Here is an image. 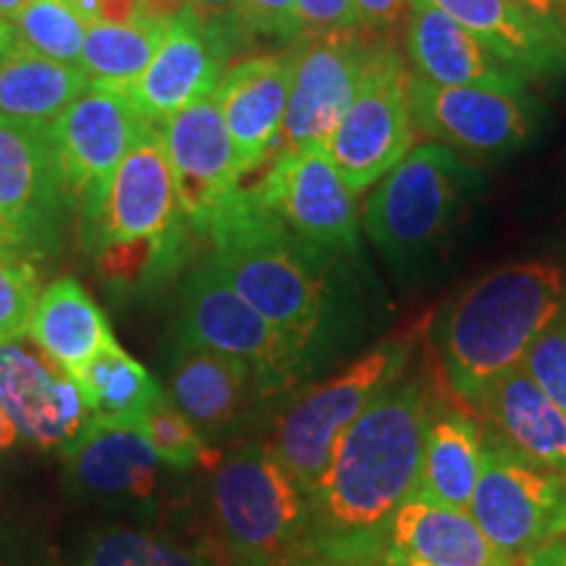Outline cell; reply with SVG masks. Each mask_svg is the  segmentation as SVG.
<instances>
[{
  "label": "cell",
  "instance_id": "obj_1",
  "mask_svg": "<svg viewBox=\"0 0 566 566\" xmlns=\"http://www.w3.org/2000/svg\"><path fill=\"white\" fill-rule=\"evenodd\" d=\"M208 263L292 342L310 370L352 321L342 254L300 237L254 189H239L200 231Z\"/></svg>",
  "mask_w": 566,
  "mask_h": 566
},
{
  "label": "cell",
  "instance_id": "obj_2",
  "mask_svg": "<svg viewBox=\"0 0 566 566\" xmlns=\"http://www.w3.org/2000/svg\"><path fill=\"white\" fill-rule=\"evenodd\" d=\"M428 396L396 384L338 438L310 501V551L378 566L401 506L417 493Z\"/></svg>",
  "mask_w": 566,
  "mask_h": 566
},
{
  "label": "cell",
  "instance_id": "obj_3",
  "mask_svg": "<svg viewBox=\"0 0 566 566\" xmlns=\"http://www.w3.org/2000/svg\"><path fill=\"white\" fill-rule=\"evenodd\" d=\"M566 307V275L558 265L495 268L464 289L436 325L446 380L475 407L495 380L522 365L541 331Z\"/></svg>",
  "mask_w": 566,
  "mask_h": 566
},
{
  "label": "cell",
  "instance_id": "obj_4",
  "mask_svg": "<svg viewBox=\"0 0 566 566\" xmlns=\"http://www.w3.org/2000/svg\"><path fill=\"white\" fill-rule=\"evenodd\" d=\"M485 174L441 142L417 145L365 205V231L396 275H420L485 192Z\"/></svg>",
  "mask_w": 566,
  "mask_h": 566
},
{
  "label": "cell",
  "instance_id": "obj_5",
  "mask_svg": "<svg viewBox=\"0 0 566 566\" xmlns=\"http://www.w3.org/2000/svg\"><path fill=\"white\" fill-rule=\"evenodd\" d=\"M210 504L231 566H281L310 554V501L265 446H244L212 472Z\"/></svg>",
  "mask_w": 566,
  "mask_h": 566
},
{
  "label": "cell",
  "instance_id": "obj_6",
  "mask_svg": "<svg viewBox=\"0 0 566 566\" xmlns=\"http://www.w3.org/2000/svg\"><path fill=\"white\" fill-rule=\"evenodd\" d=\"M409 357V338H391L373 346L334 378L310 386L283 409L268 449L286 467L304 495L315 491L338 438L349 430V424L359 420L388 388L399 384Z\"/></svg>",
  "mask_w": 566,
  "mask_h": 566
},
{
  "label": "cell",
  "instance_id": "obj_7",
  "mask_svg": "<svg viewBox=\"0 0 566 566\" xmlns=\"http://www.w3.org/2000/svg\"><path fill=\"white\" fill-rule=\"evenodd\" d=\"M189 231L192 226L176 195L166 137L155 124H145L118 163L101 210L84 226V242L92 252L150 244L179 268L187 260Z\"/></svg>",
  "mask_w": 566,
  "mask_h": 566
},
{
  "label": "cell",
  "instance_id": "obj_8",
  "mask_svg": "<svg viewBox=\"0 0 566 566\" xmlns=\"http://www.w3.org/2000/svg\"><path fill=\"white\" fill-rule=\"evenodd\" d=\"M409 69L399 51L380 40L367 61L357 95L325 150L354 195H363L399 166L415 147Z\"/></svg>",
  "mask_w": 566,
  "mask_h": 566
},
{
  "label": "cell",
  "instance_id": "obj_9",
  "mask_svg": "<svg viewBox=\"0 0 566 566\" xmlns=\"http://www.w3.org/2000/svg\"><path fill=\"white\" fill-rule=\"evenodd\" d=\"M179 344L244 359L258 373L263 396L286 391L310 370L302 352L233 292L208 260L192 268L181 286Z\"/></svg>",
  "mask_w": 566,
  "mask_h": 566
},
{
  "label": "cell",
  "instance_id": "obj_10",
  "mask_svg": "<svg viewBox=\"0 0 566 566\" xmlns=\"http://www.w3.org/2000/svg\"><path fill=\"white\" fill-rule=\"evenodd\" d=\"M467 512L501 554L522 562L566 535V475L527 462L488 433Z\"/></svg>",
  "mask_w": 566,
  "mask_h": 566
},
{
  "label": "cell",
  "instance_id": "obj_11",
  "mask_svg": "<svg viewBox=\"0 0 566 566\" xmlns=\"http://www.w3.org/2000/svg\"><path fill=\"white\" fill-rule=\"evenodd\" d=\"M69 208L51 126L0 116V242L27 263L55 254Z\"/></svg>",
  "mask_w": 566,
  "mask_h": 566
},
{
  "label": "cell",
  "instance_id": "obj_12",
  "mask_svg": "<svg viewBox=\"0 0 566 566\" xmlns=\"http://www.w3.org/2000/svg\"><path fill=\"white\" fill-rule=\"evenodd\" d=\"M417 132L472 160H495L525 150L543 122L537 97L527 92L441 87L409 71Z\"/></svg>",
  "mask_w": 566,
  "mask_h": 566
},
{
  "label": "cell",
  "instance_id": "obj_13",
  "mask_svg": "<svg viewBox=\"0 0 566 566\" xmlns=\"http://www.w3.org/2000/svg\"><path fill=\"white\" fill-rule=\"evenodd\" d=\"M378 42L370 32H323L302 34L289 45L292 84L273 158L307 145H328Z\"/></svg>",
  "mask_w": 566,
  "mask_h": 566
},
{
  "label": "cell",
  "instance_id": "obj_14",
  "mask_svg": "<svg viewBox=\"0 0 566 566\" xmlns=\"http://www.w3.org/2000/svg\"><path fill=\"white\" fill-rule=\"evenodd\" d=\"M147 122L126 90L92 82L51 124L63 184L82 223H92L118 163Z\"/></svg>",
  "mask_w": 566,
  "mask_h": 566
},
{
  "label": "cell",
  "instance_id": "obj_15",
  "mask_svg": "<svg viewBox=\"0 0 566 566\" xmlns=\"http://www.w3.org/2000/svg\"><path fill=\"white\" fill-rule=\"evenodd\" d=\"M252 189L294 233L321 247L357 254V195L346 187L325 145L275 155Z\"/></svg>",
  "mask_w": 566,
  "mask_h": 566
},
{
  "label": "cell",
  "instance_id": "obj_16",
  "mask_svg": "<svg viewBox=\"0 0 566 566\" xmlns=\"http://www.w3.org/2000/svg\"><path fill=\"white\" fill-rule=\"evenodd\" d=\"M171 158L176 195L195 233L242 189L237 150L216 95H205L174 113L163 129Z\"/></svg>",
  "mask_w": 566,
  "mask_h": 566
},
{
  "label": "cell",
  "instance_id": "obj_17",
  "mask_svg": "<svg viewBox=\"0 0 566 566\" xmlns=\"http://www.w3.org/2000/svg\"><path fill=\"white\" fill-rule=\"evenodd\" d=\"M233 48L226 34L184 9L168 21L153 63L126 95L147 124H166L174 113L216 92Z\"/></svg>",
  "mask_w": 566,
  "mask_h": 566
},
{
  "label": "cell",
  "instance_id": "obj_18",
  "mask_svg": "<svg viewBox=\"0 0 566 566\" xmlns=\"http://www.w3.org/2000/svg\"><path fill=\"white\" fill-rule=\"evenodd\" d=\"M0 407L38 449H63L92 420L74 378L21 338L0 344Z\"/></svg>",
  "mask_w": 566,
  "mask_h": 566
},
{
  "label": "cell",
  "instance_id": "obj_19",
  "mask_svg": "<svg viewBox=\"0 0 566 566\" xmlns=\"http://www.w3.org/2000/svg\"><path fill=\"white\" fill-rule=\"evenodd\" d=\"M530 84H566V24L520 0H433Z\"/></svg>",
  "mask_w": 566,
  "mask_h": 566
},
{
  "label": "cell",
  "instance_id": "obj_20",
  "mask_svg": "<svg viewBox=\"0 0 566 566\" xmlns=\"http://www.w3.org/2000/svg\"><path fill=\"white\" fill-rule=\"evenodd\" d=\"M289 84H292V53L252 55L233 63L218 82V108L231 134L242 176L252 174L273 158L283 116H286Z\"/></svg>",
  "mask_w": 566,
  "mask_h": 566
},
{
  "label": "cell",
  "instance_id": "obj_21",
  "mask_svg": "<svg viewBox=\"0 0 566 566\" xmlns=\"http://www.w3.org/2000/svg\"><path fill=\"white\" fill-rule=\"evenodd\" d=\"M407 55L415 74L441 87L527 92L530 82L488 51L433 0H412L407 19Z\"/></svg>",
  "mask_w": 566,
  "mask_h": 566
},
{
  "label": "cell",
  "instance_id": "obj_22",
  "mask_svg": "<svg viewBox=\"0 0 566 566\" xmlns=\"http://www.w3.org/2000/svg\"><path fill=\"white\" fill-rule=\"evenodd\" d=\"M69 478L105 501H145L158 488L160 457L137 428L92 420L61 449Z\"/></svg>",
  "mask_w": 566,
  "mask_h": 566
},
{
  "label": "cell",
  "instance_id": "obj_23",
  "mask_svg": "<svg viewBox=\"0 0 566 566\" xmlns=\"http://www.w3.org/2000/svg\"><path fill=\"white\" fill-rule=\"evenodd\" d=\"M388 566H520L501 554L470 512H457L412 495L396 514L384 558Z\"/></svg>",
  "mask_w": 566,
  "mask_h": 566
},
{
  "label": "cell",
  "instance_id": "obj_24",
  "mask_svg": "<svg viewBox=\"0 0 566 566\" xmlns=\"http://www.w3.org/2000/svg\"><path fill=\"white\" fill-rule=\"evenodd\" d=\"M254 394L263 396L258 373L244 359L179 344L168 373V396L202 438L229 430Z\"/></svg>",
  "mask_w": 566,
  "mask_h": 566
},
{
  "label": "cell",
  "instance_id": "obj_25",
  "mask_svg": "<svg viewBox=\"0 0 566 566\" xmlns=\"http://www.w3.org/2000/svg\"><path fill=\"white\" fill-rule=\"evenodd\" d=\"M475 409L491 424V436L514 454L566 475V412L525 367H514L495 380Z\"/></svg>",
  "mask_w": 566,
  "mask_h": 566
},
{
  "label": "cell",
  "instance_id": "obj_26",
  "mask_svg": "<svg viewBox=\"0 0 566 566\" xmlns=\"http://www.w3.org/2000/svg\"><path fill=\"white\" fill-rule=\"evenodd\" d=\"M30 336L69 375L80 373L97 352L116 342L101 304L74 279L53 281L40 294Z\"/></svg>",
  "mask_w": 566,
  "mask_h": 566
},
{
  "label": "cell",
  "instance_id": "obj_27",
  "mask_svg": "<svg viewBox=\"0 0 566 566\" xmlns=\"http://www.w3.org/2000/svg\"><path fill=\"white\" fill-rule=\"evenodd\" d=\"M92 84L87 71L13 38L0 59V116L51 126Z\"/></svg>",
  "mask_w": 566,
  "mask_h": 566
},
{
  "label": "cell",
  "instance_id": "obj_28",
  "mask_svg": "<svg viewBox=\"0 0 566 566\" xmlns=\"http://www.w3.org/2000/svg\"><path fill=\"white\" fill-rule=\"evenodd\" d=\"M483 464L480 424L464 415H443L430 420L424 433L417 499L467 512Z\"/></svg>",
  "mask_w": 566,
  "mask_h": 566
},
{
  "label": "cell",
  "instance_id": "obj_29",
  "mask_svg": "<svg viewBox=\"0 0 566 566\" xmlns=\"http://www.w3.org/2000/svg\"><path fill=\"white\" fill-rule=\"evenodd\" d=\"M95 420L137 428V422L163 399V388L145 365L113 342L71 375Z\"/></svg>",
  "mask_w": 566,
  "mask_h": 566
},
{
  "label": "cell",
  "instance_id": "obj_30",
  "mask_svg": "<svg viewBox=\"0 0 566 566\" xmlns=\"http://www.w3.org/2000/svg\"><path fill=\"white\" fill-rule=\"evenodd\" d=\"M168 21L134 19L124 24L95 21L87 24L80 66L97 84L129 90L145 74L158 53Z\"/></svg>",
  "mask_w": 566,
  "mask_h": 566
},
{
  "label": "cell",
  "instance_id": "obj_31",
  "mask_svg": "<svg viewBox=\"0 0 566 566\" xmlns=\"http://www.w3.org/2000/svg\"><path fill=\"white\" fill-rule=\"evenodd\" d=\"M76 566H216L200 551L142 530H101L84 543Z\"/></svg>",
  "mask_w": 566,
  "mask_h": 566
},
{
  "label": "cell",
  "instance_id": "obj_32",
  "mask_svg": "<svg viewBox=\"0 0 566 566\" xmlns=\"http://www.w3.org/2000/svg\"><path fill=\"white\" fill-rule=\"evenodd\" d=\"M13 38L53 61L80 66L87 24L69 0H32L11 19Z\"/></svg>",
  "mask_w": 566,
  "mask_h": 566
},
{
  "label": "cell",
  "instance_id": "obj_33",
  "mask_svg": "<svg viewBox=\"0 0 566 566\" xmlns=\"http://www.w3.org/2000/svg\"><path fill=\"white\" fill-rule=\"evenodd\" d=\"M137 430L158 451L160 462L174 470H192L205 457V438L200 430L187 420V415L174 405L168 394L142 417Z\"/></svg>",
  "mask_w": 566,
  "mask_h": 566
},
{
  "label": "cell",
  "instance_id": "obj_34",
  "mask_svg": "<svg viewBox=\"0 0 566 566\" xmlns=\"http://www.w3.org/2000/svg\"><path fill=\"white\" fill-rule=\"evenodd\" d=\"M40 283L27 260H0V344L30 334Z\"/></svg>",
  "mask_w": 566,
  "mask_h": 566
},
{
  "label": "cell",
  "instance_id": "obj_35",
  "mask_svg": "<svg viewBox=\"0 0 566 566\" xmlns=\"http://www.w3.org/2000/svg\"><path fill=\"white\" fill-rule=\"evenodd\" d=\"M522 367L566 412V307L541 331Z\"/></svg>",
  "mask_w": 566,
  "mask_h": 566
},
{
  "label": "cell",
  "instance_id": "obj_36",
  "mask_svg": "<svg viewBox=\"0 0 566 566\" xmlns=\"http://www.w3.org/2000/svg\"><path fill=\"white\" fill-rule=\"evenodd\" d=\"M242 24L247 38H268L283 45L302 38L296 0H242Z\"/></svg>",
  "mask_w": 566,
  "mask_h": 566
},
{
  "label": "cell",
  "instance_id": "obj_37",
  "mask_svg": "<svg viewBox=\"0 0 566 566\" xmlns=\"http://www.w3.org/2000/svg\"><path fill=\"white\" fill-rule=\"evenodd\" d=\"M302 34L365 32L354 0H296Z\"/></svg>",
  "mask_w": 566,
  "mask_h": 566
},
{
  "label": "cell",
  "instance_id": "obj_38",
  "mask_svg": "<svg viewBox=\"0 0 566 566\" xmlns=\"http://www.w3.org/2000/svg\"><path fill=\"white\" fill-rule=\"evenodd\" d=\"M189 9L205 24L229 38L233 45H242L247 32L242 24V0H189Z\"/></svg>",
  "mask_w": 566,
  "mask_h": 566
},
{
  "label": "cell",
  "instance_id": "obj_39",
  "mask_svg": "<svg viewBox=\"0 0 566 566\" xmlns=\"http://www.w3.org/2000/svg\"><path fill=\"white\" fill-rule=\"evenodd\" d=\"M354 9L363 19L365 32L378 38V34H391L401 24L409 6L407 0H354Z\"/></svg>",
  "mask_w": 566,
  "mask_h": 566
},
{
  "label": "cell",
  "instance_id": "obj_40",
  "mask_svg": "<svg viewBox=\"0 0 566 566\" xmlns=\"http://www.w3.org/2000/svg\"><path fill=\"white\" fill-rule=\"evenodd\" d=\"M69 3L84 19V24H95V21L124 24V21L142 19V0H69Z\"/></svg>",
  "mask_w": 566,
  "mask_h": 566
},
{
  "label": "cell",
  "instance_id": "obj_41",
  "mask_svg": "<svg viewBox=\"0 0 566 566\" xmlns=\"http://www.w3.org/2000/svg\"><path fill=\"white\" fill-rule=\"evenodd\" d=\"M520 566H566V535L556 537L554 543L522 558Z\"/></svg>",
  "mask_w": 566,
  "mask_h": 566
},
{
  "label": "cell",
  "instance_id": "obj_42",
  "mask_svg": "<svg viewBox=\"0 0 566 566\" xmlns=\"http://www.w3.org/2000/svg\"><path fill=\"white\" fill-rule=\"evenodd\" d=\"M184 9H189V0H142V19L171 21Z\"/></svg>",
  "mask_w": 566,
  "mask_h": 566
},
{
  "label": "cell",
  "instance_id": "obj_43",
  "mask_svg": "<svg viewBox=\"0 0 566 566\" xmlns=\"http://www.w3.org/2000/svg\"><path fill=\"white\" fill-rule=\"evenodd\" d=\"M281 566H365V564L344 562V558L325 556V554H317V551H310V554L296 556V558H292V562H286V564H281Z\"/></svg>",
  "mask_w": 566,
  "mask_h": 566
},
{
  "label": "cell",
  "instance_id": "obj_44",
  "mask_svg": "<svg viewBox=\"0 0 566 566\" xmlns=\"http://www.w3.org/2000/svg\"><path fill=\"white\" fill-rule=\"evenodd\" d=\"M17 441H19L17 428H13V422L9 420V415H6L3 407H0V457H3L6 451H9Z\"/></svg>",
  "mask_w": 566,
  "mask_h": 566
},
{
  "label": "cell",
  "instance_id": "obj_45",
  "mask_svg": "<svg viewBox=\"0 0 566 566\" xmlns=\"http://www.w3.org/2000/svg\"><path fill=\"white\" fill-rule=\"evenodd\" d=\"M520 3L527 6L530 11L541 13V17L564 21V19H562V9H558V0H520Z\"/></svg>",
  "mask_w": 566,
  "mask_h": 566
},
{
  "label": "cell",
  "instance_id": "obj_46",
  "mask_svg": "<svg viewBox=\"0 0 566 566\" xmlns=\"http://www.w3.org/2000/svg\"><path fill=\"white\" fill-rule=\"evenodd\" d=\"M32 0H0V19H13L17 13L24 9V6H30Z\"/></svg>",
  "mask_w": 566,
  "mask_h": 566
},
{
  "label": "cell",
  "instance_id": "obj_47",
  "mask_svg": "<svg viewBox=\"0 0 566 566\" xmlns=\"http://www.w3.org/2000/svg\"><path fill=\"white\" fill-rule=\"evenodd\" d=\"M13 42V27L9 19H0V59H3L6 48H9Z\"/></svg>",
  "mask_w": 566,
  "mask_h": 566
},
{
  "label": "cell",
  "instance_id": "obj_48",
  "mask_svg": "<svg viewBox=\"0 0 566 566\" xmlns=\"http://www.w3.org/2000/svg\"><path fill=\"white\" fill-rule=\"evenodd\" d=\"M0 260H19V258H17V254H11L9 247L0 242Z\"/></svg>",
  "mask_w": 566,
  "mask_h": 566
},
{
  "label": "cell",
  "instance_id": "obj_49",
  "mask_svg": "<svg viewBox=\"0 0 566 566\" xmlns=\"http://www.w3.org/2000/svg\"><path fill=\"white\" fill-rule=\"evenodd\" d=\"M558 9H562V19H564V24H566V0H558Z\"/></svg>",
  "mask_w": 566,
  "mask_h": 566
},
{
  "label": "cell",
  "instance_id": "obj_50",
  "mask_svg": "<svg viewBox=\"0 0 566 566\" xmlns=\"http://www.w3.org/2000/svg\"><path fill=\"white\" fill-rule=\"evenodd\" d=\"M378 566H388V564H386V562H380V564H378Z\"/></svg>",
  "mask_w": 566,
  "mask_h": 566
},
{
  "label": "cell",
  "instance_id": "obj_51",
  "mask_svg": "<svg viewBox=\"0 0 566 566\" xmlns=\"http://www.w3.org/2000/svg\"><path fill=\"white\" fill-rule=\"evenodd\" d=\"M409 3H412V0H407V6H409Z\"/></svg>",
  "mask_w": 566,
  "mask_h": 566
},
{
  "label": "cell",
  "instance_id": "obj_52",
  "mask_svg": "<svg viewBox=\"0 0 566 566\" xmlns=\"http://www.w3.org/2000/svg\"><path fill=\"white\" fill-rule=\"evenodd\" d=\"M0 566H6V564H0Z\"/></svg>",
  "mask_w": 566,
  "mask_h": 566
}]
</instances>
